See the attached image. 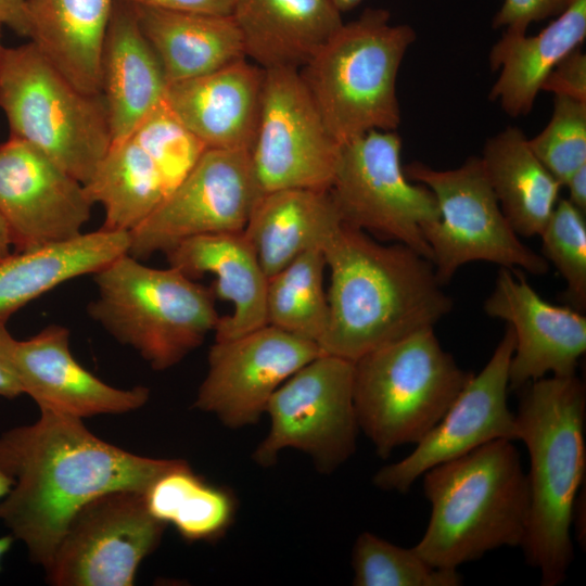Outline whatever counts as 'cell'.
<instances>
[{"mask_svg":"<svg viewBox=\"0 0 586 586\" xmlns=\"http://www.w3.org/2000/svg\"><path fill=\"white\" fill-rule=\"evenodd\" d=\"M321 353L316 342L269 324L215 341L194 407L230 429L253 425L280 385Z\"/></svg>","mask_w":586,"mask_h":586,"instance_id":"15","label":"cell"},{"mask_svg":"<svg viewBox=\"0 0 586 586\" xmlns=\"http://www.w3.org/2000/svg\"><path fill=\"white\" fill-rule=\"evenodd\" d=\"M7 25L21 36L31 37L27 0H0V26Z\"/></svg>","mask_w":586,"mask_h":586,"instance_id":"40","label":"cell"},{"mask_svg":"<svg viewBox=\"0 0 586 586\" xmlns=\"http://www.w3.org/2000/svg\"><path fill=\"white\" fill-rule=\"evenodd\" d=\"M92 206L84 184L40 150L0 143V216L15 252L80 235Z\"/></svg>","mask_w":586,"mask_h":586,"instance_id":"17","label":"cell"},{"mask_svg":"<svg viewBox=\"0 0 586 586\" xmlns=\"http://www.w3.org/2000/svg\"><path fill=\"white\" fill-rule=\"evenodd\" d=\"M394 131L371 130L341 144L329 188L342 221L405 244L432 262L422 228L440 219L432 191L411 183Z\"/></svg>","mask_w":586,"mask_h":586,"instance_id":"10","label":"cell"},{"mask_svg":"<svg viewBox=\"0 0 586 586\" xmlns=\"http://www.w3.org/2000/svg\"><path fill=\"white\" fill-rule=\"evenodd\" d=\"M265 69L241 58L208 74L168 84L165 102L206 149L251 152Z\"/></svg>","mask_w":586,"mask_h":586,"instance_id":"20","label":"cell"},{"mask_svg":"<svg viewBox=\"0 0 586 586\" xmlns=\"http://www.w3.org/2000/svg\"><path fill=\"white\" fill-rule=\"evenodd\" d=\"M182 459L139 456L90 432L82 419L40 410L33 424L0 435V468L13 479L0 520L44 569L75 513L116 489L145 493Z\"/></svg>","mask_w":586,"mask_h":586,"instance_id":"1","label":"cell"},{"mask_svg":"<svg viewBox=\"0 0 586 586\" xmlns=\"http://www.w3.org/2000/svg\"><path fill=\"white\" fill-rule=\"evenodd\" d=\"M341 13L355 9L361 0H332Z\"/></svg>","mask_w":586,"mask_h":586,"instance_id":"45","label":"cell"},{"mask_svg":"<svg viewBox=\"0 0 586 586\" xmlns=\"http://www.w3.org/2000/svg\"><path fill=\"white\" fill-rule=\"evenodd\" d=\"M326 266L322 250L313 249L269 278L267 324L318 344L329 317L328 297L323 289Z\"/></svg>","mask_w":586,"mask_h":586,"instance_id":"32","label":"cell"},{"mask_svg":"<svg viewBox=\"0 0 586 586\" xmlns=\"http://www.w3.org/2000/svg\"><path fill=\"white\" fill-rule=\"evenodd\" d=\"M150 513L173 524L187 540H214L230 526L234 514L232 496L206 483L187 461L158 476L146 489Z\"/></svg>","mask_w":586,"mask_h":586,"instance_id":"31","label":"cell"},{"mask_svg":"<svg viewBox=\"0 0 586 586\" xmlns=\"http://www.w3.org/2000/svg\"><path fill=\"white\" fill-rule=\"evenodd\" d=\"M542 91L586 102V55L579 48L556 65Z\"/></svg>","mask_w":586,"mask_h":586,"instance_id":"38","label":"cell"},{"mask_svg":"<svg viewBox=\"0 0 586 586\" xmlns=\"http://www.w3.org/2000/svg\"><path fill=\"white\" fill-rule=\"evenodd\" d=\"M136 5L140 27L168 84L199 77L245 58L232 15Z\"/></svg>","mask_w":586,"mask_h":586,"instance_id":"27","label":"cell"},{"mask_svg":"<svg viewBox=\"0 0 586 586\" xmlns=\"http://www.w3.org/2000/svg\"><path fill=\"white\" fill-rule=\"evenodd\" d=\"M473 377L424 328L354 361V406L359 430L381 458L418 444Z\"/></svg>","mask_w":586,"mask_h":586,"instance_id":"7","label":"cell"},{"mask_svg":"<svg viewBox=\"0 0 586 586\" xmlns=\"http://www.w3.org/2000/svg\"><path fill=\"white\" fill-rule=\"evenodd\" d=\"M14 481L0 468V500L11 491Z\"/></svg>","mask_w":586,"mask_h":586,"instance_id":"44","label":"cell"},{"mask_svg":"<svg viewBox=\"0 0 586 586\" xmlns=\"http://www.w3.org/2000/svg\"><path fill=\"white\" fill-rule=\"evenodd\" d=\"M342 224L329 190L281 189L259 195L243 233L269 279L303 253L323 250Z\"/></svg>","mask_w":586,"mask_h":586,"instance_id":"25","label":"cell"},{"mask_svg":"<svg viewBox=\"0 0 586 586\" xmlns=\"http://www.w3.org/2000/svg\"><path fill=\"white\" fill-rule=\"evenodd\" d=\"M266 415L270 428L253 453L257 464L270 467L281 450L293 448L320 472H333L356 450L354 361L321 353L280 385Z\"/></svg>","mask_w":586,"mask_h":586,"instance_id":"11","label":"cell"},{"mask_svg":"<svg viewBox=\"0 0 586 586\" xmlns=\"http://www.w3.org/2000/svg\"><path fill=\"white\" fill-rule=\"evenodd\" d=\"M2 340L23 393L39 410L82 419L133 411L149 399L148 387L116 388L84 368L69 351L65 327L48 326L24 341L15 340L4 328Z\"/></svg>","mask_w":586,"mask_h":586,"instance_id":"19","label":"cell"},{"mask_svg":"<svg viewBox=\"0 0 586 586\" xmlns=\"http://www.w3.org/2000/svg\"><path fill=\"white\" fill-rule=\"evenodd\" d=\"M168 82L144 36L136 5L115 0L101 60V94L112 143L128 137L165 102Z\"/></svg>","mask_w":586,"mask_h":586,"instance_id":"21","label":"cell"},{"mask_svg":"<svg viewBox=\"0 0 586 586\" xmlns=\"http://www.w3.org/2000/svg\"><path fill=\"white\" fill-rule=\"evenodd\" d=\"M341 143L326 126L297 69H265L262 110L250 152L260 193L329 190Z\"/></svg>","mask_w":586,"mask_h":586,"instance_id":"14","label":"cell"},{"mask_svg":"<svg viewBox=\"0 0 586 586\" xmlns=\"http://www.w3.org/2000/svg\"><path fill=\"white\" fill-rule=\"evenodd\" d=\"M231 15L245 58L264 69L300 71L344 23L332 0H234Z\"/></svg>","mask_w":586,"mask_h":586,"instance_id":"23","label":"cell"},{"mask_svg":"<svg viewBox=\"0 0 586 586\" xmlns=\"http://www.w3.org/2000/svg\"><path fill=\"white\" fill-rule=\"evenodd\" d=\"M14 537L12 535H5L0 537V571H1V560L5 553L10 550Z\"/></svg>","mask_w":586,"mask_h":586,"instance_id":"46","label":"cell"},{"mask_svg":"<svg viewBox=\"0 0 586 586\" xmlns=\"http://www.w3.org/2000/svg\"><path fill=\"white\" fill-rule=\"evenodd\" d=\"M484 310L507 321L514 332L509 391H519L548 373L575 374L586 351V318L582 311L545 301L522 273L506 267H500Z\"/></svg>","mask_w":586,"mask_h":586,"instance_id":"18","label":"cell"},{"mask_svg":"<svg viewBox=\"0 0 586 586\" xmlns=\"http://www.w3.org/2000/svg\"><path fill=\"white\" fill-rule=\"evenodd\" d=\"M421 477L431 515L413 548L430 564L458 570L500 547H522L530 494L513 441L489 442Z\"/></svg>","mask_w":586,"mask_h":586,"instance_id":"4","label":"cell"},{"mask_svg":"<svg viewBox=\"0 0 586 586\" xmlns=\"http://www.w3.org/2000/svg\"><path fill=\"white\" fill-rule=\"evenodd\" d=\"M114 1L27 0L30 41L87 94H101L102 51Z\"/></svg>","mask_w":586,"mask_h":586,"instance_id":"28","label":"cell"},{"mask_svg":"<svg viewBox=\"0 0 586 586\" xmlns=\"http://www.w3.org/2000/svg\"><path fill=\"white\" fill-rule=\"evenodd\" d=\"M84 188L93 205L103 206L102 229L110 231H132L168 194L160 168L132 133L112 143Z\"/></svg>","mask_w":586,"mask_h":586,"instance_id":"30","label":"cell"},{"mask_svg":"<svg viewBox=\"0 0 586 586\" xmlns=\"http://www.w3.org/2000/svg\"><path fill=\"white\" fill-rule=\"evenodd\" d=\"M4 328L5 326H0V396L13 399L23 394V391L4 351L2 340Z\"/></svg>","mask_w":586,"mask_h":586,"instance_id":"41","label":"cell"},{"mask_svg":"<svg viewBox=\"0 0 586 586\" xmlns=\"http://www.w3.org/2000/svg\"><path fill=\"white\" fill-rule=\"evenodd\" d=\"M499 206L518 235H539L562 184L533 153L528 139L509 126L491 137L481 156Z\"/></svg>","mask_w":586,"mask_h":586,"instance_id":"29","label":"cell"},{"mask_svg":"<svg viewBox=\"0 0 586 586\" xmlns=\"http://www.w3.org/2000/svg\"><path fill=\"white\" fill-rule=\"evenodd\" d=\"M515 336L508 324L484 368L470 379L440 422L404 459L382 467L373 484L406 493L431 468L463 456L489 442L518 440L515 413L508 406L509 365Z\"/></svg>","mask_w":586,"mask_h":586,"instance_id":"16","label":"cell"},{"mask_svg":"<svg viewBox=\"0 0 586 586\" xmlns=\"http://www.w3.org/2000/svg\"><path fill=\"white\" fill-rule=\"evenodd\" d=\"M391 13L367 8L343 23L300 76L326 126L342 144L371 130L400 125L396 94L398 71L415 29L393 25Z\"/></svg>","mask_w":586,"mask_h":586,"instance_id":"5","label":"cell"},{"mask_svg":"<svg viewBox=\"0 0 586 586\" xmlns=\"http://www.w3.org/2000/svg\"><path fill=\"white\" fill-rule=\"evenodd\" d=\"M573 0H504L495 14L494 28L517 29L526 31L532 23L556 17L562 13Z\"/></svg>","mask_w":586,"mask_h":586,"instance_id":"37","label":"cell"},{"mask_svg":"<svg viewBox=\"0 0 586 586\" xmlns=\"http://www.w3.org/2000/svg\"><path fill=\"white\" fill-rule=\"evenodd\" d=\"M518 440L526 446L530 514L522 545L543 586L565 581L573 561V513L586 471L585 385L575 374L521 387Z\"/></svg>","mask_w":586,"mask_h":586,"instance_id":"3","label":"cell"},{"mask_svg":"<svg viewBox=\"0 0 586 586\" xmlns=\"http://www.w3.org/2000/svg\"><path fill=\"white\" fill-rule=\"evenodd\" d=\"M3 49H4V47L1 44V39H0V59H1V54H2Z\"/></svg>","mask_w":586,"mask_h":586,"instance_id":"47","label":"cell"},{"mask_svg":"<svg viewBox=\"0 0 586 586\" xmlns=\"http://www.w3.org/2000/svg\"><path fill=\"white\" fill-rule=\"evenodd\" d=\"M585 38L586 0H573L537 35L505 29L489 53L491 68L500 71L489 99L512 117L528 114L550 72Z\"/></svg>","mask_w":586,"mask_h":586,"instance_id":"24","label":"cell"},{"mask_svg":"<svg viewBox=\"0 0 586 586\" xmlns=\"http://www.w3.org/2000/svg\"><path fill=\"white\" fill-rule=\"evenodd\" d=\"M409 180L429 188L440 208V219L422 228L436 278L442 285L471 262H489L522 268L534 276L549 270L543 255L521 242L504 215L488 182L481 157L461 166L437 170L412 162L404 167Z\"/></svg>","mask_w":586,"mask_h":586,"instance_id":"9","label":"cell"},{"mask_svg":"<svg viewBox=\"0 0 586 586\" xmlns=\"http://www.w3.org/2000/svg\"><path fill=\"white\" fill-rule=\"evenodd\" d=\"M568 199H559L540 232L543 256L565 281L566 305L586 309V218Z\"/></svg>","mask_w":586,"mask_h":586,"instance_id":"34","label":"cell"},{"mask_svg":"<svg viewBox=\"0 0 586 586\" xmlns=\"http://www.w3.org/2000/svg\"><path fill=\"white\" fill-rule=\"evenodd\" d=\"M10 239L8 234L7 226L0 216V258L10 254Z\"/></svg>","mask_w":586,"mask_h":586,"instance_id":"43","label":"cell"},{"mask_svg":"<svg viewBox=\"0 0 586 586\" xmlns=\"http://www.w3.org/2000/svg\"><path fill=\"white\" fill-rule=\"evenodd\" d=\"M569 190V201L586 214V165L574 171L564 183Z\"/></svg>","mask_w":586,"mask_h":586,"instance_id":"42","label":"cell"},{"mask_svg":"<svg viewBox=\"0 0 586 586\" xmlns=\"http://www.w3.org/2000/svg\"><path fill=\"white\" fill-rule=\"evenodd\" d=\"M93 276L98 295L89 316L154 370L179 364L220 318L213 292L177 268L149 267L124 254Z\"/></svg>","mask_w":586,"mask_h":586,"instance_id":"6","label":"cell"},{"mask_svg":"<svg viewBox=\"0 0 586 586\" xmlns=\"http://www.w3.org/2000/svg\"><path fill=\"white\" fill-rule=\"evenodd\" d=\"M131 133L156 163L168 193L206 149L177 119L166 102L151 112Z\"/></svg>","mask_w":586,"mask_h":586,"instance_id":"36","label":"cell"},{"mask_svg":"<svg viewBox=\"0 0 586 586\" xmlns=\"http://www.w3.org/2000/svg\"><path fill=\"white\" fill-rule=\"evenodd\" d=\"M133 4L163 10L230 15L234 0H126Z\"/></svg>","mask_w":586,"mask_h":586,"instance_id":"39","label":"cell"},{"mask_svg":"<svg viewBox=\"0 0 586 586\" xmlns=\"http://www.w3.org/2000/svg\"><path fill=\"white\" fill-rule=\"evenodd\" d=\"M0 107L11 138L37 148L82 184L112 145L102 94L78 90L33 41L2 51Z\"/></svg>","mask_w":586,"mask_h":586,"instance_id":"8","label":"cell"},{"mask_svg":"<svg viewBox=\"0 0 586 586\" xmlns=\"http://www.w3.org/2000/svg\"><path fill=\"white\" fill-rule=\"evenodd\" d=\"M129 232L100 229L0 258V326L20 308L58 285L95 273L127 254Z\"/></svg>","mask_w":586,"mask_h":586,"instance_id":"26","label":"cell"},{"mask_svg":"<svg viewBox=\"0 0 586 586\" xmlns=\"http://www.w3.org/2000/svg\"><path fill=\"white\" fill-rule=\"evenodd\" d=\"M356 586H459L458 570L441 569L412 548L394 545L375 534L362 532L352 552Z\"/></svg>","mask_w":586,"mask_h":586,"instance_id":"33","label":"cell"},{"mask_svg":"<svg viewBox=\"0 0 586 586\" xmlns=\"http://www.w3.org/2000/svg\"><path fill=\"white\" fill-rule=\"evenodd\" d=\"M165 255L170 267L191 279L205 273L216 277V295L232 304V313L217 322L215 341L235 339L267 324L268 278L243 230L192 237Z\"/></svg>","mask_w":586,"mask_h":586,"instance_id":"22","label":"cell"},{"mask_svg":"<svg viewBox=\"0 0 586 586\" xmlns=\"http://www.w3.org/2000/svg\"><path fill=\"white\" fill-rule=\"evenodd\" d=\"M528 144L536 157L562 184L586 165V102L555 95L547 126Z\"/></svg>","mask_w":586,"mask_h":586,"instance_id":"35","label":"cell"},{"mask_svg":"<svg viewBox=\"0 0 586 586\" xmlns=\"http://www.w3.org/2000/svg\"><path fill=\"white\" fill-rule=\"evenodd\" d=\"M260 194L250 152L205 149L155 211L129 232L127 254L143 260L192 237L241 231Z\"/></svg>","mask_w":586,"mask_h":586,"instance_id":"13","label":"cell"},{"mask_svg":"<svg viewBox=\"0 0 586 586\" xmlns=\"http://www.w3.org/2000/svg\"><path fill=\"white\" fill-rule=\"evenodd\" d=\"M145 493L116 489L85 504L69 521L47 581L56 586H131L142 560L167 526L155 519Z\"/></svg>","mask_w":586,"mask_h":586,"instance_id":"12","label":"cell"},{"mask_svg":"<svg viewBox=\"0 0 586 586\" xmlns=\"http://www.w3.org/2000/svg\"><path fill=\"white\" fill-rule=\"evenodd\" d=\"M322 252L331 273L318 342L324 354L356 361L451 311L433 263L405 244H382L343 222Z\"/></svg>","mask_w":586,"mask_h":586,"instance_id":"2","label":"cell"}]
</instances>
